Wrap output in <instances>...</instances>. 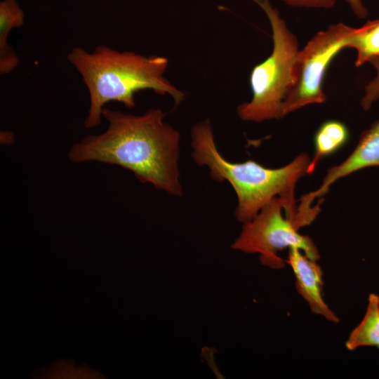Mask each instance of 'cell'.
Wrapping results in <instances>:
<instances>
[{
    "label": "cell",
    "instance_id": "cell-1",
    "mask_svg": "<svg viewBox=\"0 0 379 379\" xmlns=\"http://www.w3.org/2000/svg\"><path fill=\"white\" fill-rule=\"evenodd\" d=\"M106 131L89 135L72 146L74 163L95 161L131 171L142 183L176 197L182 195L178 168L180 135L164 121L160 109L141 115L104 107Z\"/></svg>",
    "mask_w": 379,
    "mask_h": 379
},
{
    "label": "cell",
    "instance_id": "cell-2",
    "mask_svg": "<svg viewBox=\"0 0 379 379\" xmlns=\"http://www.w3.org/2000/svg\"><path fill=\"white\" fill-rule=\"evenodd\" d=\"M67 58L88 91L90 106L84 122L86 128L101 124L102 110L108 102L117 101L126 107H133L135 95L142 90L168 95L175 106L185 100V93L164 77L168 65L166 57L119 51L101 45L91 52L75 47Z\"/></svg>",
    "mask_w": 379,
    "mask_h": 379
},
{
    "label": "cell",
    "instance_id": "cell-3",
    "mask_svg": "<svg viewBox=\"0 0 379 379\" xmlns=\"http://www.w3.org/2000/svg\"><path fill=\"white\" fill-rule=\"evenodd\" d=\"M191 139L194 161L199 166H207L213 180L227 181L234 189L238 200L234 216L239 222L244 223L252 219L276 197L282 199L285 215L297 218L294 192L298 181L309 174L311 159L307 154L302 153L277 168L265 167L251 159L231 162L219 152L208 119L192 126Z\"/></svg>",
    "mask_w": 379,
    "mask_h": 379
},
{
    "label": "cell",
    "instance_id": "cell-4",
    "mask_svg": "<svg viewBox=\"0 0 379 379\" xmlns=\"http://www.w3.org/2000/svg\"><path fill=\"white\" fill-rule=\"evenodd\" d=\"M265 13L272 32V51L250 74L252 98L237 112L245 121L262 122L284 117L283 105L293 83V69L300 51L298 37L270 0H251Z\"/></svg>",
    "mask_w": 379,
    "mask_h": 379
},
{
    "label": "cell",
    "instance_id": "cell-5",
    "mask_svg": "<svg viewBox=\"0 0 379 379\" xmlns=\"http://www.w3.org/2000/svg\"><path fill=\"white\" fill-rule=\"evenodd\" d=\"M282 199L276 197L265 205L252 219L243 223L232 248L246 253H258L262 265L281 269L285 260L278 253L291 247L298 248L308 258L318 260V249L312 239L298 232L301 225L287 217Z\"/></svg>",
    "mask_w": 379,
    "mask_h": 379
},
{
    "label": "cell",
    "instance_id": "cell-6",
    "mask_svg": "<svg viewBox=\"0 0 379 379\" xmlns=\"http://www.w3.org/2000/svg\"><path fill=\"white\" fill-rule=\"evenodd\" d=\"M355 28L342 22L317 32L300 49L293 69V83L283 105V115L309 105L326 100L323 81L328 65L338 53L347 48Z\"/></svg>",
    "mask_w": 379,
    "mask_h": 379
},
{
    "label": "cell",
    "instance_id": "cell-7",
    "mask_svg": "<svg viewBox=\"0 0 379 379\" xmlns=\"http://www.w3.org/2000/svg\"><path fill=\"white\" fill-rule=\"evenodd\" d=\"M373 166H379V120L361 133L357 146L345 160L327 170L321 186L317 190L300 198L298 206L310 210L313 208V201L325 195L334 182L357 171Z\"/></svg>",
    "mask_w": 379,
    "mask_h": 379
},
{
    "label": "cell",
    "instance_id": "cell-8",
    "mask_svg": "<svg viewBox=\"0 0 379 379\" xmlns=\"http://www.w3.org/2000/svg\"><path fill=\"white\" fill-rule=\"evenodd\" d=\"M285 262L292 268L298 293L309 305L311 311L331 322L338 323L337 314L323 299L322 271L316 260L302 254L298 248L291 247L288 248V259Z\"/></svg>",
    "mask_w": 379,
    "mask_h": 379
},
{
    "label": "cell",
    "instance_id": "cell-9",
    "mask_svg": "<svg viewBox=\"0 0 379 379\" xmlns=\"http://www.w3.org/2000/svg\"><path fill=\"white\" fill-rule=\"evenodd\" d=\"M25 13L17 0L0 2V74L4 75L14 70L20 59L7 39L12 29L20 27L25 22Z\"/></svg>",
    "mask_w": 379,
    "mask_h": 379
},
{
    "label": "cell",
    "instance_id": "cell-10",
    "mask_svg": "<svg viewBox=\"0 0 379 379\" xmlns=\"http://www.w3.org/2000/svg\"><path fill=\"white\" fill-rule=\"evenodd\" d=\"M349 131L341 121L328 120L323 123L317 131L314 138V154L308 167L312 174L324 157L334 154L348 140Z\"/></svg>",
    "mask_w": 379,
    "mask_h": 379
},
{
    "label": "cell",
    "instance_id": "cell-11",
    "mask_svg": "<svg viewBox=\"0 0 379 379\" xmlns=\"http://www.w3.org/2000/svg\"><path fill=\"white\" fill-rule=\"evenodd\" d=\"M364 346L379 347V296L375 293L369 295L366 313L345 343L350 351Z\"/></svg>",
    "mask_w": 379,
    "mask_h": 379
},
{
    "label": "cell",
    "instance_id": "cell-12",
    "mask_svg": "<svg viewBox=\"0 0 379 379\" xmlns=\"http://www.w3.org/2000/svg\"><path fill=\"white\" fill-rule=\"evenodd\" d=\"M347 48L356 51V67L379 56V20L367 21L361 27L355 28L350 36Z\"/></svg>",
    "mask_w": 379,
    "mask_h": 379
},
{
    "label": "cell",
    "instance_id": "cell-13",
    "mask_svg": "<svg viewBox=\"0 0 379 379\" xmlns=\"http://www.w3.org/2000/svg\"><path fill=\"white\" fill-rule=\"evenodd\" d=\"M368 62L375 70V76L364 87V93L360 105L364 110H368L379 99V56L371 58Z\"/></svg>",
    "mask_w": 379,
    "mask_h": 379
},
{
    "label": "cell",
    "instance_id": "cell-14",
    "mask_svg": "<svg viewBox=\"0 0 379 379\" xmlns=\"http://www.w3.org/2000/svg\"><path fill=\"white\" fill-rule=\"evenodd\" d=\"M289 7L311 9H331L337 0H280Z\"/></svg>",
    "mask_w": 379,
    "mask_h": 379
},
{
    "label": "cell",
    "instance_id": "cell-15",
    "mask_svg": "<svg viewBox=\"0 0 379 379\" xmlns=\"http://www.w3.org/2000/svg\"><path fill=\"white\" fill-rule=\"evenodd\" d=\"M350 7L352 13L359 18L364 19L368 15V10L362 0H344Z\"/></svg>",
    "mask_w": 379,
    "mask_h": 379
},
{
    "label": "cell",
    "instance_id": "cell-16",
    "mask_svg": "<svg viewBox=\"0 0 379 379\" xmlns=\"http://www.w3.org/2000/svg\"><path fill=\"white\" fill-rule=\"evenodd\" d=\"M378 349H379V347H378Z\"/></svg>",
    "mask_w": 379,
    "mask_h": 379
}]
</instances>
